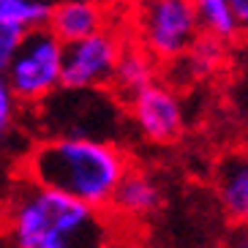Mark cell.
<instances>
[{
    "label": "cell",
    "mask_w": 248,
    "mask_h": 248,
    "mask_svg": "<svg viewBox=\"0 0 248 248\" xmlns=\"http://www.w3.org/2000/svg\"><path fill=\"white\" fill-rule=\"evenodd\" d=\"M232 3V14H234V22H237V30L248 33V0H229Z\"/></svg>",
    "instance_id": "cell-16"
},
{
    "label": "cell",
    "mask_w": 248,
    "mask_h": 248,
    "mask_svg": "<svg viewBox=\"0 0 248 248\" xmlns=\"http://www.w3.org/2000/svg\"><path fill=\"white\" fill-rule=\"evenodd\" d=\"M8 232L14 248H112V224L104 210L33 183L11 199Z\"/></svg>",
    "instance_id": "cell-2"
},
{
    "label": "cell",
    "mask_w": 248,
    "mask_h": 248,
    "mask_svg": "<svg viewBox=\"0 0 248 248\" xmlns=\"http://www.w3.org/2000/svg\"><path fill=\"white\" fill-rule=\"evenodd\" d=\"M216 199L234 224H248V150L226 153L216 167Z\"/></svg>",
    "instance_id": "cell-7"
},
{
    "label": "cell",
    "mask_w": 248,
    "mask_h": 248,
    "mask_svg": "<svg viewBox=\"0 0 248 248\" xmlns=\"http://www.w3.org/2000/svg\"><path fill=\"white\" fill-rule=\"evenodd\" d=\"M14 117H16V101L3 85V79H0V147L6 145L8 134L14 128Z\"/></svg>",
    "instance_id": "cell-15"
},
{
    "label": "cell",
    "mask_w": 248,
    "mask_h": 248,
    "mask_svg": "<svg viewBox=\"0 0 248 248\" xmlns=\"http://www.w3.org/2000/svg\"><path fill=\"white\" fill-rule=\"evenodd\" d=\"M226 248H248V224L240 226L237 232H234V237L229 240V246Z\"/></svg>",
    "instance_id": "cell-17"
},
{
    "label": "cell",
    "mask_w": 248,
    "mask_h": 248,
    "mask_svg": "<svg viewBox=\"0 0 248 248\" xmlns=\"http://www.w3.org/2000/svg\"><path fill=\"white\" fill-rule=\"evenodd\" d=\"M224 58H226V49L221 41L207 38V36H197V41L183 55V63L191 71V77H207V74L218 71Z\"/></svg>",
    "instance_id": "cell-13"
},
{
    "label": "cell",
    "mask_w": 248,
    "mask_h": 248,
    "mask_svg": "<svg viewBox=\"0 0 248 248\" xmlns=\"http://www.w3.org/2000/svg\"><path fill=\"white\" fill-rule=\"evenodd\" d=\"M125 172L128 158L109 139L49 137L28 155V177L33 186L58 191L93 210L109 207Z\"/></svg>",
    "instance_id": "cell-1"
},
{
    "label": "cell",
    "mask_w": 248,
    "mask_h": 248,
    "mask_svg": "<svg viewBox=\"0 0 248 248\" xmlns=\"http://www.w3.org/2000/svg\"><path fill=\"white\" fill-rule=\"evenodd\" d=\"M60 68H63V44L46 28L25 33L14 58L3 74V85L19 104L46 101L60 90Z\"/></svg>",
    "instance_id": "cell-3"
},
{
    "label": "cell",
    "mask_w": 248,
    "mask_h": 248,
    "mask_svg": "<svg viewBox=\"0 0 248 248\" xmlns=\"http://www.w3.org/2000/svg\"><path fill=\"white\" fill-rule=\"evenodd\" d=\"M104 28H107V11L98 3H88V0H66L52 6L49 22H46V30L63 46L90 38Z\"/></svg>",
    "instance_id": "cell-8"
},
{
    "label": "cell",
    "mask_w": 248,
    "mask_h": 248,
    "mask_svg": "<svg viewBox=\"0 0 248 248\" xmlns=\"http://www.w3.org/2000/svg\"><path fill=\"white\" fill-rule=\"evenodd\" d=\"M194 16H197L199 36L216 38L221 44L234 41L240 36L229 0H199V3H194Z\"/></svg>",
    "instance_id": "cell-11"
},
{
    "label": "cell",
    "mask_w": 248,
    "mask_h": 248,
    "mask_svg": "<svg viewBox=\"0 0 248 248\" xmlns=\"http://www.w3.org/2000/svg\"><path fill=\"white\" fill-rule=\"evenodd\" d=\"M22 36L25 33H19L16 28H11V25H6L0 19V79H3V74H6L11 58H14V52H16V46H19V41H22Z\"/></svg>",
    "instance_id": "cell-14"
},
{
    "label": "cell",
    "mask_w": 248,
    "mask_h": 248,
    "mask_svg": "<svg viewBox=\"0 0 248 248\" xmlns=\"http://www.w3.org/2000/svg\"><path fill=\"white\" fill-rule=\"evenodd\" d=\"M112 88L125 104L150 85H155V60L142 46H123V55L117 60L112 74Z\"/></svg>",
    "instance_id": "cell-10"
},
{
    "label": "cell",
    "mask_w": 248,
    "mask_h": 248,
    "mask_svg": "<svg viewBox=\"0 0 248 248\" xmlns=\"http://www.w3.org/2000/svg\"><path fill=\"white\" fill-rule=\"evenodd\" d=\"M191 0H155L139 11V41L153 60H177L197 41Z\"/></svg>",
    "instance_id": "cell-4"
},
{
    "label": "cell",
    "mask_w": 248,
    "mask_h": 248,
    "mask_svg": "<svg viewBox=\"0 0 248 248\" xmlns=\"http://www.w3.org/2000/svg\"><path fill=\"white\" fill-rule=\"evenodd\" d=\"M123 38L112 28H104L90 38L63 46V68H60V88L63 90H101L109 85L120 55Z\"/></svg>",
    "instance_id": "cell-5"
},
{
    "label": "cell",
    "mask_w": 248,
    "mask_h": 248,
    "mask_svg": "<svg viewBox=\"0 0 248 248\" xmlns=\"http://www.w3.org/2000/svg\"><path fill=\"white\" fill-rule=\"evenodd\" d=\"M131 109V120L137 125V131L155 145H167L175 142L183 134L186 117H183V104L175 93L164 85H150L139 95H134L128 101Z\"/></svg>",
    "instance_id": "cell-6"
},
{
    "label": "cell",
    "mask_w": 248,
    "mask_h": 248,
    "mask_svg": "<svg viewBox=\"0 0 248 248\" xmlns=\"http://www.w3.org/2000/svg\"><path fill=\"white\" fill-rule=\"evenodd\" d=\"M161 202H164V191H161L158 180L147 172L128 169L117 186L109 207H115L117 216H125V218H150V216H155Z\"/></svg>",
    "instance_id": "cell-9"
},
{
    "label": "cell",
    "mask_w": 248,
    "mask_h": 248,
    "mask_svg": "<svg viewBox=\"0 0 248 248\" xmlns=\"http://www.w3.org/2000/svg\"><path fill=\"white\" fill-rule=\"evenodd\" d=\"M112 248H147V246H112Z\"/></svg>",
    "instance_id": "cell-18"
},
{
    "label": "cell",
    "mask_w": 248,
    "mask_h": 248,
    "mask_svg": "<svg viewBox=\"0 0 248 248\" xmlns=\"http://www.w3.org/2000/svg\"><path fill=\"white\" fill-rule=\"evenodd\" d=\"M52 14L49 3L41 0H0V19L19 33H33V30L46 28Z\"/></svg>",
    "instance_id": "cell-12"
}]
</instances>
